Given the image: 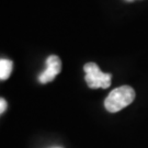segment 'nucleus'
Here are the masks:
<instances>
[{
	"label": "nucleus",
	"instance_id": "39448f33",
	"mask_svg": "<svg viewBox=\"0 0 148 148\" xmlns=\"http://www.w3.org/2000/svg\"><path fill=\"white\" fill-rule=\"evenodd\" d=\"M7 108H8V103H7V101H5L3 98H0V115H1L3 112H5Z\"/></svg>",
	"mask_w": 148,
	"mask_h": 148
},
{
	"label": "nucleus",
	"instance_id": "f03ea898",
	"mask_svg": "<svg viewBox=\"0 0 148 148\" xmlns=\"http://www.w3.org/2000/svg\"><path fill=\"white\" fill-rule=\"evenodd\" d=\"M84 70L86 73V82L91 89H106L111 86L112 75L102 73L95 63H87L84 66Z\"/></svg>",
	"mask_w": 148,
	"mask_h": 148
},
{
	"label": "nucleus",
	"instance_id": "423d86ee",
	"mask_svg": "<svg viewBox=\"0 0 148 148\" xmlns=\"http://www.w3.org/2000/svg\"><path fill=\"white\" fill-rule=\"evenodd\" d=\"M125 1H128V2H132V1H135V0H125Z\"/></svg>",
	"mask_w": 148,
	"mask_h": 148
},
{
	"label": "nucleus",
	"instance_id": "20e7f679",
	"mask_svg": "<svg viewBox=\"0 0 148 148\" xmlns=\"http://www.w3.org/2000/svg\"><path fill=\"white\" fill-rule=\"evenodd\" d=\"M13 68V63L10 59H0V80H7L10 77Z\"/></svg>",
	"mask_w": 148,
	"mask_h": 148
},
{
	"label": "nucleus",
	"instance_id": "f257e3e1",
	"mask_svg": "<svg viewBox=\"0 0 148 148\" xmlns=\"http://www.w3.org/2000/svg\"><path fill=\"white\" fill-rule=\"evenodd\" d=\"M135 99V91L130 86H122L112 90L104 101V106L109 112L115 113L130 106Z\"/></svg>",
	"mask_w": 148,
	"mask_h": 148
},
{
	"label": "nucleus",
	"instance_id": "7ed1b4c3",
	"mask_svg": "<svg viewBox=\"0 0 148 148\" xmlns=\"http://www.w3.org/2000/svg\"><path fill=\"white\" fill-rule=\"evenodd\" d=\"M62 70V60L56 55H51L46 59V68L38 76V81L41 84H48L55 79V77Z\"/></svg>",
	"mask_w": 148,
	"mask_h": 148
}]
</instances>
